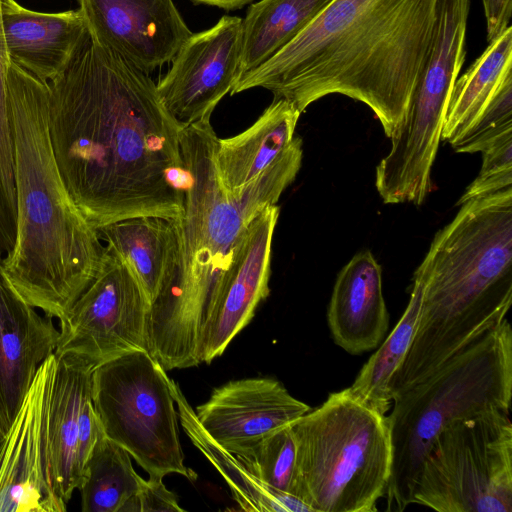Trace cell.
Instances as JSON below:
<instances>
[{"label":"cell","mask_w":512,"mask_h":512,"mask_svg":"<svg viewBox=\"0 0 512 512\" xmlns=\"http://www.w3.org/2000/svg\"><path fill=\"white\" fill-rule=\"evenodd\" d=\"M56 357L38 368L0 442V512H64L48 450V401Z\"/></svg>","instance_id":"obj_11"},{"label":"cell","mask_w":512,"mask_h":512,"mask_svg":"<svg viewBox=\"0 0 512 512\" xmlns=\"http://www.w3.org/2000/svg\"><path fill=\"white\" fill-rule=\"evenodd\" d=\"M235 456L264 485L297 497L296 442L291 424Z\"/></svg>","instance_id":"obj_28"},{"label":"cell","mask_w":512,"mask_h":512,"mask_svg":"<svg viewBox=\"0 0 512 512\" xmlns=\"http://www.w3.org/2000/svg\"><path fill=\"white\" fill-rule=\"evenodd\" d=\"M35 309L12 285L0 260V404L9 425L59 339L53 318Z\"/></svg>","instance_id":"obj_17"},{"label":"cell","mask_w":512,"mask_h":512,"mask_svg":"<svg viewBox=\"0 0 512 512\" xmlns=\"http://www.w3.org/2000/svg\"><path fill=\"white\" fill-rule=\"evenodd\" d=\"M508 131H512V84L493 98L472 126L451 146L458 153L482 152Z\"/></svg>","instance_id":"obj_29"},{"label":"cell","mask_w":512,"mask_h":512,"mask_svg":"<svg viewBox=\"0 0 512 512\" xmlns=\"http://www.w3.org/2000/svg\"><path fill=\"white\" fill-rule=\"evenodd\" d=\"M301 113L285 99H273L245 131L218 138L215 166L223 188L235 195L290 145Z\"/></svg>","instance_id":"obj_21"},{"label":"cell","mask_w":512,"mask_h":512,"mask_svg":"<svg viewBox=\"0 0 512 512\" xmlns=\"http://www.w3.org/2000/svg\"><path fill=\"white\" fill-rule=\"evenodd\" d=\"M242 18L223 16L211 28L192 33L156 84L159 96L182 128L208 121L239 79Z\"/></svg>","instance_id":"obj_12"},{"label":"cell","mask_w":512,"mask_h":512,"mask_svg":"<svg viewBox=\"0 0 512 512\" xmlns=\"http://www.w3.org/2000/svg\"><path fill=\"white\" fill-rule=\"evenodd\" d=\"M93 39L150 74L192 35L173 0H77Z\"/></svg>","instance_id":"obj_13"},{"label":"cell","mask_w":512,"mask_h":512,"mask_svg":"<svg viewBox=\"0 0 512 512\" xmlns=\"http://www.w3.org/2000/svg\"><path fill=\"white\" fill-rule=\"evenodd\" d=\"M330 1L260 0L251 4L242 19L239 79L290 43Z\"/></svg>","instance_id":"obj_25"},{"label":"cell","mask_w":512,"mask_h":512,"mask_svg":"<svg viewBox=\"0 0 512 512\" xmlns=\"http://www.w3.org/2000/svg\"><path fill=\"white\" fill-rule=\"evenodd\" d=\"M9 64L0 14V167L10 163L14 157L13 128L7 95Z\"/></svg>","instance_id":"obj_32"},{"label":"cell","mask_w":512,"mask_h":512,"mask_svg":"<svg viewBox=\"0 0 512 512\" xmlns=\"http://www.w3.org/2000/svg\"><path fill=\"white\" fill-rule=\"evenodd\" d=\"M7 95L17 234L2 265L30 305L61 320L96 276L105 247L58 169L48 129V83L10 62Z\"/></svg>","instance_id":"obj_3"},{"label":"cell","mask_w":512,"mask_h":512,"mask_svg":"<svg viewBox=\"0 0 512 512\" xmlns=\"http://www.w3.org/2000/svg\"><path fill=\"white\" fill-rule=\"evenodd\" d=\"M149 307L128 263L105 246L96 276L59 320L54 354L76 355L97 366L131 351L148 352Z\"/></svg>","instance_id":"obj_10"},{"label":"cell","mask_w":512,"mask_h":512,"mask_svg":"<svg viewBox=\"0 0 512 512\" xmlns=\"http://www.w3.org/2000/svg\"><path fill=\"white\" fill-rule=\"evenodd\" d=\"M333 341L349 354L376 349L389 328L382 269L366 250L355 254L337 275L327 309Z\"/></svg>","instance_id":"obj_18"},{"label":"cell","mask_w":512,"mask_h":512,"mask_svg":"<svg viewBox=\"0 0 512 512\" xmlns=\"http://www.w3.org/2000/svg\"><path fill=\"white\" fill-rule=\"evenodd\" d=\"M55 357L48 401V450L55 491L68 503L83 483L78 458L80 413L91 396L95 365L72 354Z\"/></svg>","instance_id":"obj_20"},{"label":"cell","mask_w":512,"mask_h":512,"mask_svg":"<svg viewBox=\"0 0 512 512\" xmlns=\"http://www.w3.org/2000/svg\"><path fill=\"white\" fill-rule=\"evenodd\" d=\"M217 139L210 120L181 130L180 148L187 171L183 209L171 219L174 261L152 303L184 324L207 320L248 224L264 208L276 205L302 163V145L293 141L257 177L231 195L217 174Z\"/></svg>","instance_id":"obj_5"},{"label":"cell","mask_w":512,"mask_h":512,"mask_svg":"<svg viewBox=\"0 0 512 512\" xmlns=\"http://www.w3.org/2000/svg\"><path fill=\"white\" fill-rule=\"evenodd\" d=\"M163 478L149 476L123 507L122 512H182L176 494L168 490Z\"/></svg>","instance_id":"obj_31"},{"label":"cell","mask_w":512,"mask_h":512,"mask_svg":"<svg viewBox=\"0 0 512 512\" xmlns=\"http://www.w3.org/2000/svg\"><path fill=\"white\" fill-rule=\"evenodd\" d=\"M48 129L66 189L94 229L181 214L182 127L149 74L89 31L48 82Z\"/></svg>","instance_id":"obj_1"},{"label":"cell","mask_w":512,"mask_h":512,"mask_svg":"<svg viewBox=\"0 0 512 512\" xmlns=\"http://www.w3.org/2000/svg\"><path fill=\"white\" fill-rule=\"evenodd\" d=\"M194 4H205L215 6L224 10L232 11L240 9L251 3L253 0H190Z\"/></svg>","instance_id":"obj_34"},{"label":"cell","mask_w":512,"mask_h":512,"mask_svg":"<svg viewBox=\"0 0 512 512\" xmlns=\"http://www.w3.org/2000/svg\"><path fill=\"white\" fill-rule=\"evenodd\" d=\"M0 14L9 61L44 83L66 67L88 32L79 9L46 13L1 0Z\"/></svg>","instance_id":"obj_19"},{"label":"cell","mask_w":512,"mask_h":512,"mask_svg":"<svg viewBox=\"0 0 512 512\" xmlns=\"http://www.w3.org/2000/svg\"><path fill=\"white\" fill-rule=\"evenodd\" d=\"M279 212L277 205L268 206L248 224L203 326L200 363L209 364L220 356L269 295L271 248Z\"/></svg>","instance_id":"obj_14"},{"label":"cell","mask_w":512,"mask_h":512,"mask_svg":"<svg viewBox=\"0 0 512 512\" xmlns=\"http://www.w3.org/2000/svg\"><path fill=\"white\" fill-rule=\"evenodd\" d=\"M512 84V27L488 42L483 53L458 77L448 102L441 140L455 143L493 98Z\"/></svg>","instance_id":"obj_22"},{"label":"cell","mask_w":512,"mask_h":512,"mask_svg":"<svg viewBox=\"0 0 512 512\" xmlns=\"http://www.w3.org/2000/svg\"><path fill=\"white\" fill-rule=\"evenodd\" d=\"M97 233L128 263L151 304L174 261L175 236L171 219L131 217L102 226Z\"/></svg>","instance_id":"obj_23"},{"label":"cell","mask_w":512,"mask_h":512,"mask_svg":"<svg viewBox=\"0 0 512 512\" xmlns=\"http://www.w3.org/2000/svg\"><path fill=\"white\" fill-rule=\"evenodd\" d=\"M181 425L191 442L226 480L234 500L244 511L312 512L298 497L260 482L231 452L219 445L198 421L180 387L169 380Z\"/></svg>","instance_id":"obj_24"},{"label":"cell","mask_w":512,"mask_h":512,"mask_svg":"<svg viewBox=\"0 0 512 512\" xmlns=\"http://www.w3.org/2000/svg\"><path fill=\"white\" fill-rule=\"evenodd\" d=\"M470 3L439 0L430 53L401 128L413 144L433 146L441 139L450 95L466 57Z\"/></svg>","instance_id":"obj_16"},{"label":"cell","mask_w":512,"mask_h":512,"mask_svg":"<svg viewBox=\"0 0 512 512\" xmlns=\"http://www.w3.org/2000/svg\"><path fill=\"white\" fill-rule=\"evenodd\" d=\"M482 3L490 42L510 26L512 0H482Z\"/></svg>","instance_id":"obj_33"},{"label":"cell","mask_w":512,"mask_h":512,"mask_svg":"<svg viewBox=\"0 0 512 512\" xmlns=\"http://www.w3.org/2000/svg\"><path fill=\"white\" fill-rule=\"evenodd\" d=\"M310 410L278 380L256 377L216 387L195 414L219 445L238 455Z\"/></svg>","instance_id":"obj_15"},{"label":"cell","mask_w":512,"mask_h":512,"mask_svg":"<svg viewBox=\"0 0 512 512\" xmlns=\"http://www.w3.org/2000/svg\"><path fill=\"white\" fill-rule=\"evenodd\" d=\"M143 478L130 454L101 430L79 488L82 512H122L139 491Z\"/></svg>","instance_id":"obj_27"},{"label":"cell","mask_w":512,"mask_h":512,"mask_svg":"<svg viewBox=\"0 0 512 512\" xmlns=\"http://www.w3.org/2000/svg\"><path fill=\"white\" fill-rule=\"evenodd\" d=\"M170 378L147 351H131L94 367L91 399L104 434L149 476L179 474L184 465Z\"/></svg>","instance_id":"obj_8"},{"label":"cell","mask_w":512,"mask_h":512,"mask_svg":"<svg viewBox=\"0 0 512 512\" xmlns=\"http://www.w3.org/2000/svg\"><path fill=\"white\" fill-rule=\"evenodd\" d=\"M460 206L414 272L420 312L392 399L499 326L512 305V187Z\"/></svg>","instance_id":"obj_4"},{"label":"cell","mask_w":512,"mask_h":512,"mask_svg":"<svg viewBox=\"0 0 512 512\" xmlns=\"http://www.w3.org/2000/svg\"><path fill=\"white\" fill-rule=\"evenodd\" d=\"M9 423L6 419V416L3 412V409L0 404V439L3 438L8 430Z\"/></svg>","instance_id":"obj_35"},{"label":"cell","mask_w":512,"mask_h":512,"mask_svg":"<svg viewBox=\"0 0 512 512\" xmlns=\"http://www.w3.org/2000/svg\"><path fill=\"white\" fill-rule=\"evenodd\" d=\"M482 154L478 176L466 188L456 205L512 187V131L496 138Z\"/></svg>","instance_id":"obj_30"},{"label":"cell","mask_w":512,"mask_h":512,"mask_svg":"<svg viewBox=\"0 0 512 512\" xmlns=\"http://www.w3.org/2000/svg\"><path fill=\"white\" fill-rule=\"evenodd\" d=\"M512 400V328L507 319L392 399L388 417L393 461L387 511L412 505L414 483L435 438L450 422Z\"/></svg>","instance_id":"obj_6"},{"label":"cell","mask_w":512,"mask_h":512,"mask_svg":"<svg viewBox=\"0 0 512 512\" xmlns=\"http://www.w3.org/2000/svg\"><path fill=\"white\" fill-rule=\"evenodd\" d=\"M509 415L493 410L445 426L422 460L412 504L438 512H512Z\"/></svg>","instance_id":"obj_9"},{"label":"cell","mask_w":512,"mask_h":512,"mask_svg":"<svg viewBox=\"0 0 512 512\" xmlns=\"http://www.w3.org/2000/svg\"><path fill=\"white\" fill-rule=\"evenodd\" d=\"M420 306L421 283L413 277L410 299L404 313L348 387L358 401L381 414L386 415L391 408V382L411 346Z\"/></svg>","instance_id":"obj_26"},{"label":"cell","mask_w":512,"mask_h":512,"mask_svg":"<svg viewBox=\"0 0 512 512\" xmlns=\"http://www.w3.org/2000/svg\"><path fill=\"white\" fill-rule=\"evenodd\" d=\"M439 0H331L230 94L261 87L300 113L330 94L367 105L388 138L403 125L434 36Z\"/></svg>","instance_id":"obj_2"},{"label":"cell","mask_w":512,"mask_h":512,"mask_svg":"<svg viewBox=\"0 0 512 512\" xmlns=\"http://www.w3.org/2000/svg\"><path fill=\"white\" fill-rule=\"evenodd\" d=\"M297 497L312 512H374L385 496L393 451L387 415L348 387L291 423Z\"/></svg>","instance_id":"obj_7"},{"label":"cell","mask_w":512,"mask_h":512,"mask_svg":"<svg viewBox=\"0 0 512 512\" xmlns=\"http://www.w3.org/2000/svg\"><path fill=\"white\" fill-rule=\"evenodd\" d=\"M2 439V438H1ZM1 439H0V442H1Z\"/></svg>","instance_id":"obj_36"}]
</instances>
